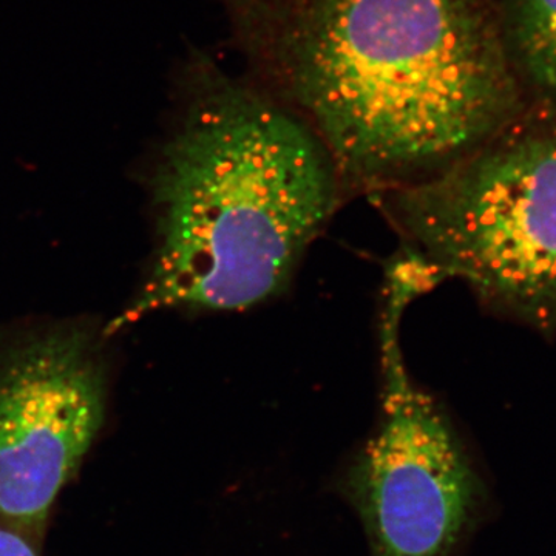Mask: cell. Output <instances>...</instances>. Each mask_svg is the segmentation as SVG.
<instances>
[{
	"label": "cell",
	"instance_id": "6da1fadb",
	"mask_svg": "<svg viewBox=\"0 0 556 556\" xmlns=\"http://www.w3.org/2000/svg\"><path fill=\"white\" fill-rule=\"evenodd\" d=\"M248 79L309 124L346 188L438 174L525 115L496 0H223Z\"/></svg>",
	"mask_w": 556,
	"mask_h": 556
},
{
	"label": "cell",
	"instance_id": "7a4b0ae2",
	"mask_svg": "<svg viewBox=\"0 0 556 556\" xmlns=\"http://www.w3.org/2000/svg\"><path fill=\"white\" fill-rule=\"evenodd\" d=\"M177 87V124L153 177L159 249L118 327L153 311H243L280 294L345 192L316 131L247 76L192 50Z\"/></svg>",
	"mask_w": 556,
	"mask_h": 556
},
{
	"label": "cell",
	"instance_id": "3957f363",
	"mask_svg": "<svg viewBox=\"0 0 556 556\" xmlns=\"http://www.w3.org/2000/svg\"><path fill=\"white\" fill-rule=\"evenodd\" d=\"M437 281L556 329V116L527 109L503 134L431 177L380 193Z\"/></svg>",
	"mask_w": 556,
	"mask_h": 556
},
{
	"label": "cell",
	"instance_id": "277c9868",
	"mask_svg": "<svg viewBox=\"0 0 556 556\" xmlns=\"http://www.w3.org/2000/svg\"><path fill=\"white\" fill-rule=\"evenodd\" d=\"M426 291L407 263L387 270L379 422L339 481L371 556H452L481 507L482 482L466 445L405 367L399 328L409 303Z\"/></svg>",
	"mask_w": 556,
	"mask_h": 556
},
{
	"label": "cell",
	"instance_id": "5b68a950",
	"mask_svg": "<svg viewBox=\"0 0 556 556\" xmlns=\"http://www.w3.org/2000/svg\"><path fill=\"white\" fill-rule=\"evenodd\" d=\"M105 383L78 329L22 342L0 362V525L38 536L104 419Z\"/></svg>",
	"mask_w": 556,
	"mask_h": 556
},
{
	"label": "cell",
	"instance_id": "8992f818",
	"mask_svg": "<svg viewBox=\"0 0 556 556\" xmlns=\"http://www.w3.org/2000/svg\"><path fill=\"white\" fill-rule=\"evenodd\" d=\"M496 5L527 108L556 116V0H496Z\"/></svg>",
	"mask_w": 556,
	"mask_h": 556
},
{
	"label": "cell",
	"instance_id": "52a82bcc",
	"mask_svg": "<svg viewBox=\"0 0 556 556\" xmlns=\"http://www.w3.org/2000/svg\"><path fill=\"white\" fill-rule=\"evenodd\" d=\"M0 556H39L30 541L10 527L0 525Z\"/></svg>",
	"mask_w": 556,
	"mask_h": 556
}]
</instances>
